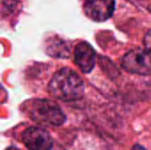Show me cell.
Returning a JSON list of instances; mask_svg holds the SVG:
<instances>
[{
  "mask_svg": "<svg viewBox=\"0 0 151 150\" xmlns=\"http://www.w3.org/2000/svg\"><path fill=\"white\" fill-rule=\"evenodd\" d=\"M48 90L58 100L73 102L84 95L85 84L75 71L69 67H64L54 73L49 82Z\"/></svg>",
  "mask_w": 151,
  "mask_h": 150,
  "instance_id": "1",
  "label": "cell"
},
{
  "mask_svg": "<svg viewBox=\"0 0 151 150\" xmlns=\"http://www.w3.org/2000/svg\"><path fill=\"white\" fill-rule=\"evenodd\" d=\"M24 106L28 117L35 123L47 126H60L66 121V116L60 106L49 99H35Z\"/></svg>",
  "mask_w": 151,
  "mask_h": 150,
  "instance_id": "2",
  "label": "cell"
},
{
  "mask_svg": "<svg viewBox=\"0 0 151 150\" xmlns=\"http://www.w3.org/2000/svg\"><path fill=\"white\" fill-rule=\"evenodd\" d=\"M122 68L133 74H151V54L145 49H134L126 53L121 59Z\"/></svg>",
  "mask_w": 151,
  "mask_h": 150,
  "instance_id": "3",
  "label": "cell"
},
{
  "mask_svg": "<svg viewBox=\"0 0 151 150\" xmlns=\"http://www.w3.org/2000/svg\"><path fill=\"white\" fill-rule=\"evenodd\" d=\"M23 144L29 150H51L53 140L50 134L43 128L30 126L21 134Z\"/></svg>",
  "mask_w": 151,
  "mask_h": 150,
  "instance_id": "4",
  "label": "cell"
},
{
  "mask_svg": "<svg viewBox=\"0 0 151 150\" xmlns=\"http://www.w3.org/2000/svg\"><path fill=\"white\" fill-rule=\"evenodd\" d=\"M115 10V0H86L84 11L88 18L96 22L110 19Z\"/></svg>",
  "mask_w": 151,
  "mask_h": 150,
  "instance_id": "5",
  "label": "cell"
},
{
  "mask_svg": "<svg viewBox=\"0 0 151 150\" xmlns=\"http://www.w3.org/2000/svg\"><path fill=\"white\" fill-rule=\"evenodd\" d=\"M74 62L80 70L84 73H89L96 65V51L93 47L86 42H81L74 49Z\"/></svg>",
  "mask_w": 151,
  "mask_h": 150,
  "instance_id": "6",
  "label": "cell"
},
{
  "mask_svg": "<svg viewBox=\"0 0 151 150\" xmlns=\"http://www.w3.org/2000/svg\"><path fill=\"white\" fill-rule=\"evenodd\" d=\"M70 52L68 43L58 37L50 39L46 45V53L54 58H68Z\"/></svg>",
  "mask_w": 151,
  "mask_h": 150,
  "instance_id": "7",
  "label": "cell"
},
{
  "mask_svg": "<svg viewBox=\"0 0 151 150\" xmlns=\"http://www.w3.org/2000/svg\"><path fill=\"white\" fill-rule=\"evenodd\" d=\"M143 44H144V49L151 54V29H150L146 33L143 38Z\"/></svg>",
  "mask_w": 151,
  "mask_h": 150,
  "instance_id": "8",
  "label": "cell"
},
{
  "mask_svg": "<svg viewBox=\"0 0 151 150\" xmlns=\"http://www.w3.org/2000/svg\"><path fill=\"white\" fill-rule=\"evenodd\" d=\"M131 150H147V149L144 148L143 146L140 145V144H135V145L133 146V148H132Z\"/></svg>",
  "mask_w": 151,
  "mask_h": 150,
  "instance_id": "9",
  "label": "cell"
},
{
  "mask_svg": "<svg viewBox=\"0 0 151 150\" xmlns=\"http://www.w3.org/2000/svg\"><path fill=\"white\" fill-rule=\"evenodd\" d=\"M5 150H19L18 148H16V147H14V146H11V147H9V148H7Z\"/></svg>",
  "mask_w": 151,
  "mask_h": 150,
  "instance_id": "10",
  "label": "cell"
}]
</instances>
